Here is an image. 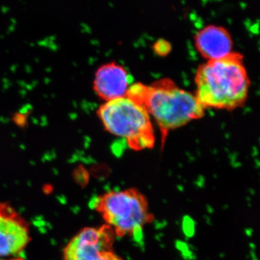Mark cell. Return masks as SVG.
<instances>
[{
    "label": "cell",
    "mask_w": 260,
    "mask_h": 260,
    "mask_svg": "<svg viewBox=\"0 0 260 260\" xmlns=\"http://www.w3.org/2000/svg\"><path fill=\"white\" fill-rule=\"evenodd\" d=\"M30 239L28 222L11 205L0 203V258L21 252Z\"/></svg>",
    "instance_id": "cell-6"
},
{
    "label": "cell",
    "mask_w": 260,
    "mask_h": 260,
    "mask_svg": "<svg viewBox=\"0 0 260 260\" xmlns=\"http://www.w3.org/2000/svg\"><path fill=\"white\" fill-rule=\"evenodd\" d=\"M195 44L198 51L208 60L220 59L232 52L233 41L227 29L209 25L197 32Z\"/></svg>",
    "instance_id": "cell-8"
},
{
    "label": "cell",
    "mask_w": 260,
    "mask_h": 260,
    "mask_svg": "<svg viewBox=\"0 0 260 260\" xmlns=\"http://www.w3.org/2000/svg\"><path fill=\"white\" fill-rule=\"evenodd\" d=\"M126 96L145 108L160 128L162 140L171 130L203 117L205 108L196 95L179 88L172 80L161 79L150 85H130Z\"/></svg>",
    "instance_id": "cell-1"
},
{
    "label": "cell",
    "mask_w": 260,
    "mask_h": 260,
    "mask_svg": "<svg viewBox=\"0 0 260 260\" xmlns=\"http://www.w3.org/2000/svg\"><path fill=\"white\" fill-rule=\"evenodd\" d=\"M130 75L122 65L115 61L101 65L95 71L93 89L104 102L126 96L130 85Z\"/></svg>",
    "instance_id": "cell-7"
},
{
    "label": "cell",
    "mask_w": 260,
    "mask_h": 260,
    "mask_svg": "<svg viewBox=\"0 0 260 260\" xmlns=\"http://www.w3.org/2000/svg\"><path fill=\"white\" fill-rule=\"evenodd\" d=\"M196 97L205 108L233 110L247 99L249 81L244 59L232 51L200 64L195 75Z\"/></svg>",
    "instance_id": "cell-2"
},
{
    "label": "cell",
    "mask_w": 260,
    "mask_h": 260,
    "mask_svg": "<svg viewBox=\"0 0 260 260\" xmlns=\"http://www.w3.org/2000/svg\"><path fill=\"white\" fill-rule=\"evenodd\" d=\"M97 115L107 132L126 140L135 150L152 148L155 135L150 115L145 108L127 96L104 102Z\"/></svg>",
    "instance_id": "cell-4"
},
{
    "label": "cell",
    "mask_w": 260,
    "mask_h": 260,
    "mask_svg": "<svg viewBox=\"0 0 260 260\" xmlns=\"http://www.w3.org/2000/svg\"><path fill=\"white\" fill-rule=\"evenodd\" d=\"M90 204L117 237L139 240L152 220L146 198L135 189L107 191L94 198Z\"/></svg>",
    "instance_id": "cell-3"
},
{
    "label": "cell",
    "mask_w": 260,
    "mask_h": 260,
    "mask_svg": "<svg viewBox=\"0 0 260 260\" xmlns=\"http://www.w3.org/2000/svg\"><path fill=\"white\" fill-rule=\"evenodd\" d=\"M6 260H25V259H21V258H13V259H6Z\"/></svg>",
    "instance_id": "cell-9"
},
{
    "label": "cell",
    "mask_w": 260,
    "mask_h": 260,
    "mask_svg": "<svg viewBox=\"0 0 260 260\" xmlns=\"http://www.w3.org/2000/svg\"><path fill=\"white\" fill-rule=\"evenodd\" d=\"M115 234L110 227L84 228L67 244L64 260H122L114 249Z\"/></svg>",
    "instance_id": "cell-5"
}]
</instances>
